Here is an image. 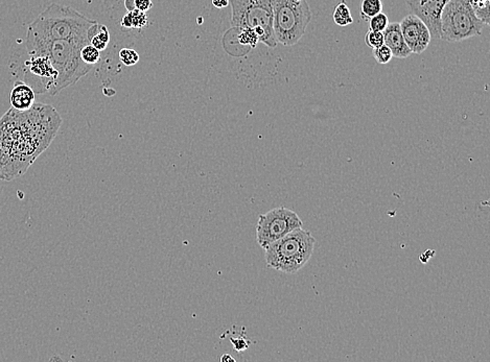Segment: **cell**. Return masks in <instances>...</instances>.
Segmentation results:
<instances>
[{"instance_id":"e0dca14e","label":"cell","mask_w":490,"mask_h":362,"mask_svg":"<svg viewBox=\"0 0 490 362\" xmlns=\"http://www.w3.org/2000/svg\"><path fill=\"white\" fill-rule=\"evenodd\" d=\"M110 40H111V37H110L108 27L106 25H99L97 34L91 38L90 44L99 49V51H103L107 49Z\"/></svg>"},{"instance_id":"44dd1931","label":"cell","mask_w":490,"mask_h":362,"mask_svg":"<svg viewBox=\"0 0 490 362\" xmlns=\"http://www.w3.org/2000/svg\"><path fill=\"white\" fill-rule=\"evenodd\" d=\"M119 60L125 66H133L140 62V55L137 51L131 49H123L119 51Z\"/></svg>"},{"instance_id":"d6986e66","label":"cell","mask_w":490,"mask_h":362,"mask_svg":"<svg viewBox=\"0 0 490 362\" xmlns=\"http://www.w3.org/2000/svg\"><path fill=\"white\" fill-rule=\"evenodd\" d=\"M238 41L243 46L250 49H255L259 43V36L255 30L251 28H243L238 30Z\"/></svg>"},{"instance_id":"83f0119b","label":"cell","mask_w":490,"mask_h":362,"mask_svg":"<svg viewBox=\"0 0 490 362\" xmlns=\"http://www.w3.org/2000/svg\"><path fill=\"white\" fill-rule=\"evenodd\" d=\"M220 361L221 362H235V359H234L233 357H231V355H229V354H223L222 356L220 357Z\"/></svg>"},{"instance_id":"ac0fdd59","label":"cell","mask_w":490,"mask_h":362,"mask_svg":"<svg viewBox=\"0 0 490 362\" xmlns=\"http://www.w3.org/2000/svg\"><path fill=\"white\" fill-rule=\"evenodd\" d=\"M474 14L485 25H489L490 0H470Z\"/></svg>"},{"instance_id":"4fadbf2b","label":"cell","mask_w":490,"mask_h":362,"mask_svg":"<svg viewBox=\"0 0 490 362\" xmlns=\"http://www.w3.org/2000/svg\"><path fill=\"white\" fill-rule=\"evenodd\" d=\"M35 94L34 90L25 82H15L10 96L12 108L18 111H27L35 105Z\"/></svg>"},{"instance_id":"4316f807","label":"cell","mask_w":490,"mask_h":362,"mask_svg":"<svg viewBox=\"0 0 490 362\" xmlns=\"http://www.w3.org/2000/svg\"><path fill=\"white\" fill-rule=\"evenodd\" d=\"M212 2L218 8H226L229 4V0H212Z\"/></svg>"},{"instance_id":"9c48e42d","label":"cell","mask_w":490,"mask_h":362,"mask_svg":"<svg viewBox=\"0 0 490 362\" xmlns=\"http://www.w3.org/2000/svg\"><path fill=\"white\" fill-rule=\"evenodd\" d=\"M25 63V83L29 85L35 93H49L54 95L58 71L51 64L49 56L30 55Z\"/></svg>"},{"instance_id":"9a60e30c","label":"cell","mask_w":490,"mask_h":362,"mask_svg":"<svg viewBox=\"0 0 490 362\" xmlns=\"http://www.w3.org/2000/svg\"><path fill=\"white\" fill-rule=\"evenodd\" d=\"M333 21L336 25L339 27H347V25H353V18L351 16L350 10L344 0H342L337 6H336L335 12H333Z\"/></svg>"},{"instance_id":"cb8c5ba5","label":"cell","mask_w":490,"mask_h":362,"mask_svg":"<svg viewBox=\"0 0 490 362\" xmlns=\"http://www.w3.org/2000/svg\"><path fill=\"white\" fill-rule=\"evenodd\" d=\"M365 43L368 47L372 49H377V47L384 45V34L381 32H375V30H369L366 34Z\"/></svg>"},{"instance_id":"6da1fadb","label":"cell","mask_w":490,"mask_h":362,"mask_svg":"<svg viewBox=\"0 0 490 362\" xmlns=\"http://www.w3.org/2000/svg\"><path fill=\"white\" fill-rule=\"evenodd\" d=\"M62 118L53 106L35 104L27 111L11 108L0 118V180L27 173L55 139Z\"/></svg>"},{"instance_id":"3957f363","label":"cell","mask_w":490,"mask_h":362,"mask_svg":"<svg viewBox=\"0 0 490 362\" xmlns=\"http://www.w3.org/2000/svg\"><path fill=\"white\" fill-rule=\"evenodd\" d=\"M87 44L68 40L34 41L25 42L27 55H44L51 60L58 71L54 95L67 87L77 83L90 73L92 65L86 64L81 58V49Z\"/></svg>"},{"instance_id":"30bf717a","label":"cell","mask_w":490,"mask_h":362,"mask_svg":"<svg viewBox=\"0 0 490 362\" xmlns=\"http://www.w3.org/2000/svg\"><path fill=\"white\" fill-rule=\"evenodd\" d=\"M450 0H405L411 14L422 19L431 32L432 39H440V16Z\"/></svg>"},{"instance_id":"d4e9b609","label":"cell","mask_w":490,"mask_h":362,"mask_svg":"<svg viewBox=\"0 0 490 362\" xmlns=\"http://www.w3.org/2000/svg\"><path fill=\"white\" fill-rule=\"evenodd\" d=\"M231 344H233L234 350L242 352L249 348V342L244 337V335L238 336V337L231 338Z\"/></svg>"},{"instance_id":"5bb4252c","label":"cell","mask_w":490,"mask_h":362,"mask_svg":"<svg viewBox=\"0 0 490 362\" xmlns=\"http://www.w3.org/2000/svg\"><path fill=\"white\" fill-rule=\"evenodd\" d=\"M149 23L147 13L142 11L132 10L128 11L127 14L123 17L121 21V27L128 30H142Z\"/></svg>"},{"instance_id":"ffe728a7","label":"cell","mask_w":490,"mask_h":362,"mask_svg":"<svg viewBox=\"0 0 490 362\" xmlns=\"http://www.w3.org/2000/svg\"><path fill=\"white\" fill-rule=\"evenodd\" d=\"M81 58L86 64L94 66L101 60V51L93 45L87 44L81 49Z\"/></svg>"},{"instance_id":"f1b7e54d","label":"cell","mask_w":490,"mask_h":362,"mask_svg":"<svg viewBox=\"0 0 490 362\" xmlns=\"http://www.w3.org/2000/svg\"><path fill=\"white\" fill-rule=\"evenodd\" d=\"M134 1H135V0H125V6L128 11L135 10V8H134Z\"/></svg>"},{"instance_id":"5b68a950","label":"cell","mask_w":490,"mask_h":362,"mask_svg":"<svg viewBox=\"0 0 490 362\" xmlns=\"http://www.w3.org/2000/svg\"><path fill=\"white\" fill-rule=\"evenodd\" d=\"M273 1L274 0H229L232 28L236 30L251 28L257 32L259 42L274 49L278 43L273 30Z\"/></svg>"},{"instance_id":"7c38bea8","label":"cell","mask_w":490,"mask_h":362,"mask_svg":"<svg viewBox=\"0 0 490 362\" xmlns=\"http://www.w3.org/2000/svg\"><path fill=\"white\" fill-rule=\"evenodd\" d=\"M383 34L384 44L389 47L394 58H407L412 55L403 36L400 23H389Z\"/></svg>"},{"instance_id":"277c9868","label":"cell","mask_w":490,"mask_h":362,"mask_svg":"<svg viewBox=\"0 0 490 362\" xmlns=\"http://www.w3.org/2000/svg\"><path fill=\"white\" fill-rule=\"evenodd\" d=\"M316 238L302 227L294 230L264 249L269 268L285 274L298 273L307 266L315 250Z\"/></svg>"},{"instance_id":"8fae6325","label":"cell","mask_w":490,"mask_h":362,"mask_svg":"<svg viewBox=\"0 0 490 362\" xmlns=\"http://www.w3.org/2000/svg\"><path fill=\"white\" fill-rule=\"evenodd\" d=\"M400 30L412 54L420 55L430 45L432 37L426 23L415 15L410 14L400 23Z\"/></svg>"},{"instance_id":"ba28073f","label":"cell","mask_w":490,"mask_h":362,"mask_svg":"<svg viewBox=\"0 0 490 362\" xmlns=\"http://www.w3.org/2000/svg\"><path fill=\"white\" fill-rule=\"evenodd\" d=\"M302 227V220L296 212L286 207L275 208L259 216L257 225V244L264 250L273 242Z\"/></svg>"},{"instance_id":"7a4b0ae2","label":"cell","mask_w":490,"mask_h":362,"mask_svg":"<svg viewBox=\"0 0 490 362\" xmlns=\"http://www.w3.org/2000/svg\"><path fill=\"white\" fill-rule=\"evenodd\" d=\"M99 25L71 6L51 4L27 28L25 42L68 40L90 44Z\"/></svg>"},{"instance_id":"7402d4cb","label":"cell","mask_w":490,"mask_h":362,"mask_svg":"<svg viewBox=\"0 0 490 362\" xmlns=\"http://www.w3.org/2000/svg\"><path fill=\"white\" fill-rule=\"evenodd\" d=\"M372 55H374L375 61L381 65L388 64V63L392 60V58H393L392 51H390L389 47L385 44L377 47V49H372Z\"/></svg>"},{"instance_id":"8992f818","label":"cell","mask_w":490,"mask_h":362,"mask_svg":"<svg viewBox=\"0 0 490 362\" xmlns=\"http://www.w3.org/2000/svg\"><path fill=\"white\" fill-rule=\"evenodd\" d=\"M312 12L307 0H274L273 30L277 43L285 46L296 44L307 32Z\"/></svg>"},{"instance_id":"2e32d148","label":"cell","mask_w":490,"mask_h":362,"mask_svg":"<svg viewBox=\"0 0 490 362\" xmlns=\"http://www.w3.org/2000/svg\"><path fill=\"white\" fill-rule=\"evenodd\" d=\"M383 12L381 0H363L361 6V18L363 20H370L379 13Z\"/></svg>"},{"instance_id":"52a82bcc","label":"cell","mask_w":490,"mask_h":362,"mask_svg":"<svg viewBox=\"0 0 490 362\" xmlns=\"http://www.w3.org/2000/svg\"><path fill=\"white\" fill-rule=\"evenodd\" d=\"M484 25L474 14L470 0H450L440 16V39L461 42L482 34Z\"/></svg>"},{"instance_id":"603a6c76","label":"cell","mask_w":490,"mask_h":362,"mask_svg":"<svg viewBox=\"0 0 490 362\" xmlns=\"http://www.w3.org/2000/svg\"><path fill=\"white\" fill-rule=\"evenodd\" d=\"M369 21V30H375V32H383L389 25V19L383 12L375 15Z\"/></svg>"},{"instance_id":"484cf974","label":"cell","mask_w":490,"mask_h":362,"mask_svg":"<svg viewBox=\"0 0 490 362\" xmlns=\"http://www.w3.org/2000/svg\"><path fill=\"white\" fill-rule=\"evenodd\" d=\"M134 8L136 10L147 13L153 8V2H152V0H135L134 1Z\"/></svg>"}]
</instances>
